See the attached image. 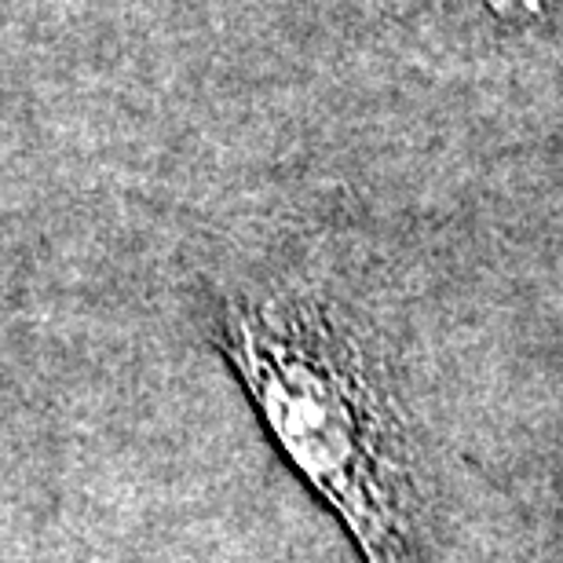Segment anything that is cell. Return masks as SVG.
Segmentation results:
<instances>
[{
	"label": "cell",
	"instance_id": "1",
	"mask_svg": "<svg viewBox=\"0 0 563 563\" xmlns=\"http://www.w3.org/2000/svg\"><path fill=\"white\" fill-rule=\"evenodd\" d=\"M217 341L282 457L363 563H424L407 421L352 325L330 303L267 289L223 303Z\"/></svg>",
	"mask_w": 563,
	"mask_h": 563
},
{
	"label": "cell",
	"instance_id": "2",
	"mask_svg": "<svg viewBox=\"0 0 563 563\" xmlns=\"http://www.w3.org/2000/svg\"><path fill=\"white\" fill-rule=\"evenodd\" d=\"M487 4L498 11V15H538V11H545L553 0H487Z\"/></svg>",
	"mask_w": 563,
	"mask_h": 563
}]
</instances>
